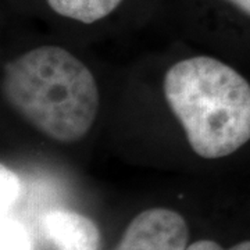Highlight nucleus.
Here are the masks:
<instances>
[{
    "instance_id": "nucleus-5",
    "label": "nucleus",
    "mask_w": 250,
    "mask_h": 250,
    "mask_svg": "<svg viewBox=\"0 0 250 250\" xmlns=\"http://www.w3.org/2000/svg\"><path fill=\"white\" fill-rule=\"evenodd\" d=\"M124 0H47L54 13L83 24H93L110 16Z\"/></svg>"
},
{
    "instance_id": "nucleus-1",
    "label": "nucleus",
    "mask_w": 250,
    "mask_h": 250,
    "mask_svg": "<svg viewBox=\"0 0 250 250\" xmlns=\"http://www.w3.org/2000/svg\"><path fill=\"white\" fill-rule=\"evenodd\" d=\"M1 88L10 107L56 142L81 141L98 116L93 74L60 46H41L13 59L4 67Z\"/></svg>"
},
{
    "instance_id": "nucleus-4",
    "label": "nucleus",
    "mask_w": 250,
    "mask_h": 250,
    "mask_svg": "<svg viewBox=\"0 0 250 250\" xmlns=\"http://www.w3.org/2000/svg\"><path fill=\"white\" fill-rule=\"evenodd\" d=\"M42 231L54 250H99L100 231L86 215L53 210L43 215Z\"/></svg>"
},
{
    "instance_id": "nucleus-6",
    "label": "nucleus",
    "mask_w": 250,
    "mask_h": 250,
    "mask_svg": "<svg viewBox=\"0 0 250 250\" xmlns=\"http://www.w3.org/2000/svg\"><path fill=\"white\" fill-rule=\"evenodd\" d=\"M0 250H32V242L27 228L17 220L1 217L0 228Z\"/></svg>"
},
{
    "instance_id": "nucleus-9",
    "label": "nucleus",
    "mask_w": 250,
    "mask_h": 250,
    "mask_svg": "<svg viewBox=\"0 0 250 250\" xmlns=\"http://www.w3.org/2000/svg\"><path fill=\"white\" fill-rule=\"evenodd\" d=\"M250 17V0H225Z\"/></svg>"
},
{
    "instance_id": "nucleus-8",
    "label": "nucleus",
    "mask_w": 250,
    "mask_h": 250,
    "mask_svg": "<svg viewBox=\"0 0 250 250\" xmlns=\"http://www.w3.org/2000/svg\"><path fill=\"white\" fill-rule=\"evenodd\" d=\"M185 250H250V241H243L229 249H224L221 245L210 239H202L189 245Z\"/></svg>"
},
{
    "instance_id": "nucleus-2",
    "label": "nucleus",
    "mask_w": 250,
    "mask_h": 250,
    "mask_svg": "<svg viewBox=\"0 0 250 250\" xmlns=\"http://www.w3.org/2000/svg\"><path fill=\"white\" fill-rule=\"evenodd\" d=\"M163 92L197 156L227 157L250 141V83L221 60L196 56L175 62Z\"/></svg>"
},
{
    "instance_id": "nucleus-7",
    "label": "nucleus",
    "mask_w": 250,
    "mask_h": 250,
    "mask_svg": "<svg viewBox=\"0 0 250 250\" xmlns=\"http://www.w3.org/2000/svg\"><path fill=\"white\" fill-rule=\"evenodd\" d=\"M20 193V181L17 175L10 170L9 167L3 166L0 167V208L1 217L13 207L17 200Z\"/></svg>"
},
{
    "instance_id": "nucleus-3",
    "label": "nucleus",
    "mask_w": 250,
    "mask_h": 250,
    "mask_svg": "<svg viewBox=\"0 0 250 250\" xmlns=\"http://www.w3.org/2000/svg\"><path fill=\"white\" fill-rule=\"evenodd\" d=\"M188 239L189 228L182 215L154 207L128 224L114 250H185Z\"/></svg>"
}]
</instances>
